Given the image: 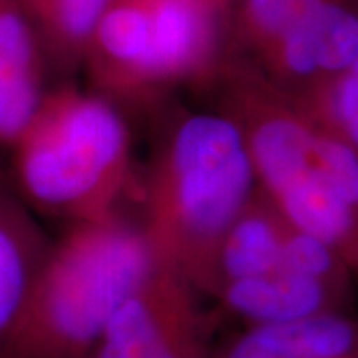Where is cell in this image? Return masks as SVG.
Masks as SVG:
<instances>
[{
	"mask_svg": "<svg viewBox=\"0 0 358 358\" xmlns=\"http://www.w3.org/2000/svg\"><path fill=\"white\" fill-rule=\"evenodd\" d=\"M211 358H358V317L320 313L303 319L249 324Z\"/></svg>",
	"mask_w": 358,
	"mask_h": 358,
	"instance_id": "obj_9",
	"label": "cell"
},
{
	"mask_svg": "<svg viewBox=\"0 0 358 358\" xmlns=\"http://www.w3.org/2000/svg\"><path fill=\"white\" fill-rule=\"evenodd\" d=\"M259 189L235 117L187 112L155 148L145 181L143 231L162 265L199 291L225 233Z\"/></svg>",
	"mask_w": 358,
	"mask_h": 358,
	"instance_id": "obj_1",
	"label": "cell"
},
{
	"mask_svg": "<svg viewBox=\"0 0 358 358\" xmlns=\"http://www.w3.org/2000/svg\"><path fill=\"white\" fill-rule=\"evenodd\" d=\"M42 2H46V0H22V4H24V8L30 13V10H34L36 6H40Z\"/></svg>",
	"mask_w": 358,
	"mask_h": 358,
	"instance_id": "obj_15",
	"label": "cell"
},
{
	"mask_svg": "<svg viewBox=\"0 0 358 358\" xmlns=\"http://www.w3.org/2000/svg\"><path fill=\"white\" fill-rule=\"evenodd\" d=\"M195 291L176 268L159 265L117 308L92 358H211Z\"/></svg>",
	"mask_w": 358,
	"mask_h": 358,
	"instance_id": "obj_4",
	"label": "cell"
},
{
	"mask_svg": "<svg viewBox=\"0 0 358 358\" xmlns=\"http://www.w3.org/2000/svg\"><path fill=\"white\" fill-rule=\"evenodd\" d=\"M352 281H333L279 267L265 275L227 282L215 291L213 299L249 324H265L320 313H352Z\"/></svg>",
	"mask_w": 358,
	"mask_h": 358,
	"instance_id": "obj_7",
	"label": "cell"
},
{
	"mask_svg": "<svg viewBox=\"0 0 358 358\" xmlns=\"http://www.w3.org/2000/svg\"><path fill=\"white\" fill-rule=\"evenodd\" d=\"M46 52L22 0H0V148L10 150L46 92Z\"/></svg>",
	"mask_w": 358,
	"mask_h": 358,
	"instance_id": "obj_8",
	"label": "cell"
},
{
	"mask_svg": "<svg viewBox=\"0 0 358 358\" xmlns=\"http://www.w3.org/2000/svg\"><path fill=\"white\" fill-rule=\"evenodd\" d=\"M143 227L117 213L52 241L0 358H88L117 308L159 267Z\"/></svg>",
	"mask_w": 358,
	"mask_h": 358,
	"instance_id": "obj_2",
	"label": "cell"
},
{
	"mask_svg": "<svg viewBox=\"0 0 358 358\" xmlns=\"http://www.w3.org/2000/svg\"><path fill=\"white\" fill-rule=\"evenodd\" d=\"M181 2H201V0H181Z\"/></svg>",
	"mask_w": 358,
	"mask_h": 358,
	"instance_id": "obj_16",
	"label": "cell"
},
{
	"mask_svg": "<svg viewBox=\"0 0 358 358\" xmlns=\"http://www.w3.org/2000/svg\"><path fill=\"white\" fill-rule=\"evenodd\" d=\"M157 0H110L84 66L108 98L145 100L157 86Z\"/></svg>",
	"mask_w": 358,
	"mask_h": 358,
	"instance_id": "obj_6",
	"label": "cell"
},
{
	"mask_svg": "<svg viewBox=\"0 0 358 358\" xmlns=\"http://www.w3.org/2000/svg\"><path fill=\"white\" fill-rule=\"evenodd\" d=\"M315 124L331 129L358 150V54L345 74L303 100H293Z\"/></svg>",
	"mask_w": 358,
	"mask_h": 358,
	"instance_id": "obj_13",
	"label": "cell"
},
{
	"mask_svg": "<svg viewBox=\"0 0 358 358\" xmlns=\"http://www.w3.org/2000/svg\"><path fill=\"white\" fill-rule=\"evenodd\" d=\"M289 227L291 223L259 187L225 233L199 291L213 296L227 282L281 267Z\"/></svg>",
	"mask_w": 358,
	"mask_h": 358,
	"instance_id": "obj_10",
	"label": "cell"
},
{
	"mask_svg": "<svg viewBox=\"0 0 358 358\" xmlns=\"http://www.w3.org/2000/svg\"><path fill=\"white\" fill-rule=\"evenodd\" d=\"M357 54L358 0H320L251 62L289 98L303 100L345 74Z\"/></svg>",
	"mask_w": 358,
	"mask_h": 358,
	"instance_id": "obj_5",
	"label": "cell"
},
{
	"mask_svg": "<svg viewBox=\"0 0 358 358\" xmlns=\"http://www.w3.org/2000/svg\"><path fill=\"white\" fill-rule=\"evenodd\" d=\"M50 245L28 205L0 189V338L18 319Z\"/></svg>",
	"mask_w": 358,
	"mask_h": 358,
	"instance_id": "obj_11",
	"label": "cell"
},
{
	"mask_svg": "<svg viewBox=\"0 0 358 358\" xmlns=\"http://www.w3.org/2000/svg\"><path fill=\"white\" fill-rule=\"evenodd\" d=\"M10 154L22 201L68 223L112 217L128 189V124L102 92L48 90Z\"/></svg>",
	"mask_w": 358,
	"mask_h": 358,
	"instance_id": "obj_3",
	"label": "cell"
},
{
	"mask_svg": "<svg viewBox=\"0 0 358 358\" xmlns=\"http://www.w3.org/2000/svg\"><path fill=\"white\" fill-rule=\"evenodd\" d=\"M88 358H92V357H88Z\"/></svg>",
	"mask_w": 358,
	"mask_h": 358,
	"instance_id": "obj_17",
	"label": "cell"
},
{
	"mask_svg": "<svg viewBox=\"0 0 358 358\" xmlns=\"http://www.w3.org/2000/svg\"><path fill=\"white\" fill-rule=\"evenodd\" d=\"M201 4L209 6L211 10H215L221 16H225L227 24H229V16L233 13V8H235V4H237V0H201Z\"/></svg>",
	"mask_w": 358,
	"mask_h": 358,
	"instance_id": "obj_14",
	"label": "cell"
},
{
	"mask_svg": "<svg viewBox=\"0 0 358 358\" xmlns=\"http://www.w3.org/2000/svg\"><path fill=\"white\" fill-rule=\"evenodd\" d=\"M320 0H237L227 24V50L253 60Z\"/></svg>",
	"mask_w": 358,
	"mask_h": 358,
	"instance_id": "obj_12",
	"label": "cell"
}]
</instances>
